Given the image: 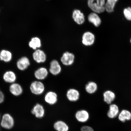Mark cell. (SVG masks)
Listing matches in <instances>:
<instances>
[{
  "mask_svg": "<svg viewBox=\"0 0 131 131\" xmlns=\"http://www.w3.org/2000/svg\"><path fill=\"white\" fill-rule=\"evenodd\" d=\"M105 0H88L89 7L94 12L101 14L105 10Z\"/></svg>",
  "mask_w": 131,
  "mask_h": 131,
  "instance_id": "cell-1",
  "label": "cell"
},
{
  "mask_svg": "<svg viewBox=\"0 0 131 131\" xmlns=\"http://www.w3.org/2000/svg\"><path fill=\"white\" fill-rule=\"evenodd\" d=\"M14 119L10 114L6 113L3 115L1 120L2 127L7 130H10L14 127Z\"/></svg>",
  "mask_w": 131,
  "mask_h": 131,
  "instance_id": "cell-2",
  "label": "cell"
},
{
  "mask_svg": "<svg viewBox=\"0 0 131 131\" xmlns=\"http://www.w3.org/2000/svg\"><path fill=\"white\" fill-rule=\"evenodd\" d=\"M30 91L33 94L40 95L43 93L45 90V86L42 82L39 81L33 82L30 86Z\"/></svg>",
  "mask_w": 131,
  "mask_h": 131,
  "instance_id": "cell-3",
  "label": "cell"
},
{
  "mask_svg": "<svg viewBox=\"0 0 131 131\" xmlns=\"http://www.w3.org/2000/svg\"><path fill=\"white\" fill-rule=\"evenodd\" d=\"M95 37L94 34L90 32H85L83 34L82 38V42L86 46L92 45L94 43Z\"/></svg>",
  "mask_w": 131,
  "mask_h": 131,
  "instance_id": "cell-4",
  "label": "cell"
},
{
  "mask_svg": "<svg viewBox=\"0 0 131 131\" xmlns=\"http://www.w3.org/2000/svg\"><path fill=\"white\" fill-rule=\"evenodd\" d=\"M74 59L75 56L73 53L66 52L63 53L60 60L63 64L68 66L73 64Z\"/></svg>",
  "mask_w": 131,
  "mask_h": 131,
  "instance_id": "cell-5",
  "label": "cell"
},
{
  "mask_svg": "<svg viewBox=\"0 0 131 131\" xmlns=\"http://www.w3.org/2000/svg\"><path fill=\"white\" fill-rule=\"evenodd\" d=\"M33 59L37 63H43L46 60V55L43 51L40 49L36 50L32 54Z\"/></svg>",
  "mask_w": 131,
  "mask_h": 131,
  "instance_id": "cell-6",
  "label": "cell"
},
{
  "mask_svg": "<svg viewBox=\"0 0 131 131\" xmlns=\"http://www.w3.org/2000/svg\"><path fill=\"white\" fill-rule=\"evenodd\" d=\"M30 62L27 57H23L19 58L16 62V66L19 70L24 71L30 65Z\"/></svg>",
  "mask_w": 131,
  "mask_h": 131,
  "instance_id": "cell-7",
  "label": "cell"
},
{
  "mask_svg": "<svg viewBox=\"0 0 131 131\" xmlns=\"http://www.w3.org/2000/svg\"><path fill=\"white\" fill-rule=\"evenodd\" d=\"M32 114L38 118L43 117L45 114V110L43 106L39 104H37L34 106L31 111Z\"/></svg>",
  "mask_w": 131,
  "mask_h": 131,
  "instance_id": "cell-8",
  "label": "cell"
},
{
  "mask_svg": "<svg viewBox=\"0 0 131 131\" xmlns=\"http://www.w3.org/2000/svg\"><path fill=\"white\" fill-rule=\"evenodd\" d=\"M61 71V68L59 63L56 60H53L50 62L49 71L53 75L59 74Z\"/></svg>",
  "mask_w": 131,
  "mask_h": 131,
  "instance_id": "cell-9",
  "label": "cell"
},
{
  "mask_svg": "<svg viewBox=\"0 0 131 131\" xmlns=\"http://www.w3.org/2000/svg\"><path fill=\"white\" fill-rule=\"evenodd\" d=\"M9 91L13 95L17 96L22 94L23 90L22 86L19 83H14L11 84L10 86Z\"/></svg>",
  "mask_w": 131,
  "mask_h": 131,
  "instance_id": "cell-10",
  "label": "cell"
},
{
  "mask_svg": "<svg viewBox=\"0 0 131 131\" xmlns=\"http://www.w3.org/2000/svg\"><path fill=\"white\" fill-rule=\"evenodd\" d=\"M72 17L74 20L78 24H83L85 22L84 15L79 10L75 9L73 10Z\"/></svg>",
  "mask_w": 131,
  "mask_h": 131,
  "instance_id": "cell-11",
  "label": "cell"
},
{
  "mask_svg": "<svg viewBox=\"0 0 131 131\" xmlns=\"http://www.w3.org/2000/svg\"><path fill=\"white\" fill-rule=\"evenodd\" d=\"M80 95L79 92L74 89L69 90L67 93V98L71 102H75L78 101L79 99Z\"/></svg>",
  "mask_w": 131,
  "mask_h": 131,
  "instance_id": "cell-12",
  "label": "cell"
},
{
  "mask_svg": "<svg viewBox=\"0 0 131 131\" xmlns=\"http://www.w3.org/2000/svg\"><path fill=\"white\" fill-rule=\"evenodd\" d=\"M48 71L46 68L41 67L38 69L34 72V76L38 80L45 79L48 75Z\"/></svg>",
  "mask_w": 131,
  "mask_h": 131,
  "instance_id": "cell-13",
  "label": "cell"
},
{
  "mask_svg": "<svg viewBox=\"0 0 131 131\" xmlns=\"http://www.w3.org/2000/svg\"><path fill=\"white\" fill-rule=\"evenodd\" d=\"M3 78L6 82L12 84L15 82L16 80V76L14 72L9 70L4 73Z\"/></svg>",
  "mask_w": 131,
  "mask_h": 131,
  "instance_id": "cell-14",
  "label": "cell"
},
{
  "mask_svg": "<svg viewBox=\"0 0 131 131\" xmlns=\"http://www.w3.org/2000/svg\"><path fill=\"white\" fill-rule=\"evenodd\" d=\"M46 102L50 105H53L57 101V95L56 93L53 91H49L45 95V98Z\"/></svg>",
  "mask_w": 131,
  "mask_h": 131,
  "instance_id": "cell-15",
  "label": "cell"
},
{
  "mask_svg": "<svg viewBox=\"0 0 131 131\" xmlns=\"http://www.w3.org/2000/svg\"><path fill=\"white\" fill-rule=\"evenodd\" d=\"M88 21L91 23L96 27L100 25L101 21L100 18L96 13L94 12L91 13L88 17Z\"/></svg>",
  "mask_w": 131,
  "mask_h": 131,
  "instance_id": "cell-16",
  "label": "cell"
},
{
  "mask_svg": "<svg viewBox=\"0 0 131 131\" xmlns=\"http://www.w3.org/2000/svg\"><path fill=\"white\" fill-rule=\"evenodd\" d=\"M89 114L86 111L81 110L78 111L75 115V117L78 122H85L89 118Z\"/></svg>",
  "mask_w": 131,
  "mask_h": 131,
  "instance_id": "cell-17",
  "label": "cell"
},
{
  "mask_svg": "<svg viewBox=\"0 0 131 131\" xmlns=\"http://www.w3.org/2000/svg\"><path fill=\"white\" fill-rule=\"evenodd\" d=\"M104 100L108 104H111L115 99L116 96L113 91L108 90L105 92L103 94Z\"/></svg>",
  "mask_w": 131,
  "mask_h": 131,
  "instance_id": "cell-18",
  "label": "cell"
},
{
  "mask_svg": "<svg viewBox=\"0 0 131 131\" xmlns=\"http://www.w3.org/2000/svg\"><path fill=\"white\" fill-rule=\"evenodd\" d=\"M12 59V53L9 51L3 50L0 52V60L6 63L10 62Z\"/></svg>",
  "mask_w": 131,
  "mask_h": 131,
  "instance_id": "cell-19",
  "label": "cell"
},
{
  "mask_svg": "<svg viewBox=\"0 0 131 131\" xmlns=\"http://www.w3.org/2000/svg\"><path fill=\"white\" fill-rule=\"evenodd\" d=\"M119 113L118 106L115 104H112L110 106L109 110L108 111L107 115L110 118H114L117 117Z\"/></svg>",
  "mask_w": 131,
  "mask_h": 131,
  "instance_id": "cell-20",
  "label": "cell"
},
{
  "mask_svg": "<svg viewBox=\"0 0 131 131\" xmlns=\"http://www.w3.org/2000/svg\"><path fill=\"white\" fill-rule=\"evenodd\" d=\"M118 119L123 122H125L126 121L130 120L131 119V113L126 110H123L119 114Z\"/></svg>",
  "mask_w": 131,
  "mask_h": 131,
  "instance_id": "cell-21",
  "label": "cell"
},
{
  "mask_svg": "<svg viewBox=\"0 0 131 131\" xmlns=\"http://www.w3.org/2000/svg\"><path fill=\"white\" fill-rule=\"evenodd\" d=\"M54 128L57 131H68V126L62 121H58L54 124Z\"/></svg>",
  "mask_w": 131,
  "mask_h": 131,
  "instance_id": "cell-22",
  "label": "cell"
},
{
  "mask_svg": "<svg viewBox=\"0 0 131 131\" xmlns=\"http://www.w3.org/2000/svg\"><path fill=\"white\" fill-rule=\"evenodd\" d=\"M97 84L94 82L91 81L88 82L85 86V90L88 94H94L97 90Z\"/></svg>",
  "mask_w": 131,
  "mask_h": 131,
  "instance_id": "cell-23",
  "label": "cell"
},
{
  "mask_svg": "<svg viewBox=\"0 0 131 131\" xmlns=\"http://www.w3.org/2000/svg\"><path fill=\"white\" fill-rule=\"evenodd\" d=\"M29 47L34 50H36L41 46L40 39L38 37L32 38L29 43Z\"/></svg>",
  "mask_w": 131,
  "mask_h": 131,
  "instance_id": "cell-24",
  "label": "cell"
},
{
  "mask_svg": "<svg viewBox=\"0 0 131 131\" xmlns=\"http://www.w3.org/2000/svg\"><path fill=\"white\" fill-rule=\"evenodd\" d=\"M118 0H107L105 5V10L109 13L113 12L115 6Z\"/></svg>",
  "mask_w": 131,
  "mask_h": 131,
  "instance_id": "cell-25",
  "label": "cell"
},
{
  "mask_svg": "<svg viewBox=\"0 0 131 131\" xmlns=\"http://www.w3.org/2000/svg\"><path fill=\"white\" fill-rule=\"evenodd\" d=\"M124 15L127 20L131 21V7H128L124 10Z\"/></svg>",
  "mask_w": 131,
  "mask_h": 131,
  "instance_id": "cell-26",
  "label": "cell"
},
{
  "mask_svg": "<svg viewBox=\"0 0 131 131\" xmlns=\"http://www.w3.org/2000/svg\"><path fill=\"white\" fill-rule=\"evenodd\" d=\"M81 131H94L93 129L88 126H83L81 128Z\"/></svg>",
  "mask_w": 131,
  "mask_h": 131,
  "instance_id": "cell-27",
  "label": "cell"
},
{
  "mask_svg": "<svg viewBox=\"0 0 131 131\" xmlns=\"http://www.w3.org/2000/svg\"><path fill=\"white\" fill-rule=\"evenodd\" d=\"M4 95L2 91H0V104L4 102Z\"/></svg>",
  "mask_w": 131,
  "mask_h": 131,
  "instance_id": "cell-28",
  "label": "cell"
},
{
  "mask_svg": "<svg viewBox=\"0 0 131 131\" xmlns=\"http://www.w3.org/2000/svg\"><path fill=\"white\" fill-rule=\"evenodd\" d=\"M1 114H0V121L1 120Z\"/></svg>",
  "mask_w": 131,
  "mask_h": 131,
  "instance_id": "cell-29",
  "label": "cell"
},
{
  "mask_svg": "<svg viewBox=\"0 0 131 131\" xmlns=\"http://www.w3.org/2000/svg\"><path fill=\"white\" fill-rule=\"evenodd\" d=\"M130 42H131V40H130Z\"/></svg>",
  "mask_w": 131,
  "mask_h": 131,
  "instance_id": "cell-30",
  "label": "cell"
}]
</instances>
